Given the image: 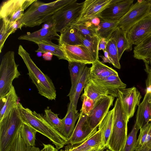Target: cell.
I'll return each instance as SVG.
<instances>
[{
    "instance_id": "6da1fadb",
    "label": "cell",
    "mask_w": 151,
    "mask_h": 151,
    "mask_svg": "<svg viewBox=\"0 0 151 151\" xmlns=\"http://www.w3.org/2000/svg\"><path fill=\"white\" fill-rule=\"evenodd\" d=\"M75 0H58L47 3L37 0L32 3L19 21V29L39 26L49 20L58 11Z\"/></svg>"
},
{
    "instance_id": "7a4b0ae2",
    "label": "cell",
    "mask_w": 151,
    "mask_h": 151,
    "mask_svg": "<svg viewBox=\"0 0 151 151\" xmlns=\"http://www.w3.org/2000/svg\"><path fill=\"white\" fill-rule=\"evenodd\" d=\"M18 104L23 121L49 139L58 150L68 144V139L53 127L44 116L24 107L20 102Z\"/></svg>"
},
{
    "instance_id": "3957f363",
    "label": "cell",
    "mask_w": 151,
    "mask_h": 151,
    "mask_svg": "<svg viewBox=\"0 0 151 151\" xmlns=\"http://www.w3.org/2000/svg\"><path fill=\"white\" fill-rule=\"evenodd\" d=\"M18 53L27 66L29 76L36 87L39 93L49 100H55L56 90L52 80L37 66L29 54L21 45L19 47Z\"/></svg>"
},
{
    "instance_id": "277c9868",
    "label": "cell",
    "mask_w": 151,
    "mask_h": 151,
    "mask_svg": "<svg viewBox=\"0 0 151 151\" xmlns=\"http://www.w3.org/2000/svg\"><path fill=\"white\" fill-rule=\"evenodd\" d=\"M113 109L112 128L106 147L111 151H121L124 147L127 136L129 121L118 98Z\"/></svg>"
},
{
    "instance_id": "5b68a950",
    "label": "cell",
    "mask_w": 151,
    "mask_h": 151,
    "mask_svg": "<svg viewBox=\"0 0 151 151\" xmlns=\"http://www.w3.org/2000/svg\"><path fill=\"white\" fill-rule=\"evenodd\" d=\"M14 52L9 51L3 56L0 66V100L3 102L13 86L12 82L21 74L16 63Z\"/></svg>"
},
{
    "instance_id": "8992f818",
    "label": "cell",
    "mask_w": 151,
    "mask_h": 151,
    "mask_svg": "<svg viewBox=\"0 0 151 151\" xmlns=\"http://www.w3.org/2000/svg\"><path fill=\"white\" fill-rule=\"evenodd\" d=\"M23 122L17 103L0 121V151H5Z\"/></svg>"
},
{
    "instance_id": "52a82bcc",
    "label": "cell",
    "mask_w": 151,
    "mask_h": 151,
    "mask_svg": "<svg viewBox=\"0 0 151 151\" xmlns=\"http://www.w3.org/2000/svg\"><path fill=\"white\" fill-rule=\"evenodd\" d=\"M77 0L65 6L56 12L51 19L56 31L61 33L70 23L79 16L83 2L78 3Z\"/></svg>"
},
{
    "instance_id": "ba28073f",
    "label": "cell",
    "mask_w": 151,
    "mask_h": 151,
    "mask_svg": "<svg viewBox=\"0 0 151 151\" xmlns=\"http://www.w3.org/2000/svg\"><path fill=\"white\" fill-rule=\"evenodd\" d=\"M36 0H8L1 4L0 19L16 23L22 18L24 11Z\"/></svg>"
},
{
    "instance_id": "9c48e42d",
    "label": "cell",
    "mask_w": 151,
    "mask_h": 151,
    "mask_svg": "<svg viewBox=\"0 0 151 151\" xmlns=\"http://www.w3.org/2000/svg\"><path fill=\"white\" fill-rule=\"evenodd\" d=\"M148 0H138L118 21V27L127 34L137 22L148 14Z\"/></svg>"
},
{
    "instance_id": "30bf717a",
    "label": "cell",
    "mask_w": 151,
    "mask_h": 151,
    "mask_svg": "<svg viewBox=\"0 0 151 151\" xmlns=\"http://www.w3.org/2000/svg\"><path fill=\"white\" fill-rule=\"evenodd\" d=\"M117 97L119 99L129 121L140 104L142 98L140 92L134 87L125 88L118 91Z\"/></svg>"
},
{
    "instance_id": "8fae6325",
    "label": "cell",
    "mask_w": 151,
    "mask_h": 151,
    "mask_svg": "<svg viewBox=\"0 0 151 151\" xmlns=\"http://www.w3.org/2000/svg\"><path fill=\"white\" fill-rule=\"evenodd\" d=\"M133 0H112L111 4L101 13L99 17L104 20L119 21L130 9Z\"/></svg>"
},
{
    "instance_id": "7c38bea8",
    "label": "cell",
    "mask_w": 151,
    "mask_h": 151,
    "mask_svg": "<svg viewBox=\"0 0 151 151\" xmlns=\"http://www.w3.org/2000/svg\"><path fill=\"white\" fill-rule=\"evenodd\" d=\"M115 97L107 95L95 104L93 109L87 118L88 124L91 129L98 127L100 123L108 113L109 108L113 105Z\"/></svg>"
},
{
    "instance_id": "4fadbf2b",
    "label": "cell",
    "mask_w": 151,
    "mask_h": 151,
    "mask_svg": "<svg viewBox=\"0 0 151 151\" xmlns=\"http://www.w3.org/2000/svg\"><path fill=\"white\" fill-rule=\"evenodd\" d=\"M151 34V13L148 14L129 29L127 37L132 48Z\"/></svg>"
},
{
    "instance_id": "5bb4252c",
    "label": "cell",
    "mask_w": 151,
    "mask_h": 151,
    "mask_svg": "<svg viewBox=\"0 0 151 151\" xmlns=\"http://www.w3.org/2000/svg\"><path fill=\"white\" fill-rule=\"evenodd\" d=\"M88 116L80 111L78 120L73 132L69 139L67 144L73 146L80 144L92 136L98 127L91 129L87 121Z\"/></svg>"
},
{
    "instance_id": "9a60e30c",
    "label": "cell",
    "mask_w": 151,
    "mask_h": 151,
    "mask_svg": "<svg viewBox=\"0 0 151 151\" xmlns=\"http://www.w3.org/2000/svg\"><path fill=\"white\" fill-rule=\"evenodd\" d=\"M59 45L64 52L68 61L90 64L96 61L90 50L83 45Z\"/></svg>"
},
{
    "instance_id": "2e32d148",
    "label": "cell",
    "mask_w": 151,
    "mask_h": 151,
    "mask_svg": "<svg viewBox=\"0 0 151 151\" xmlns=\"http://www.w3.org/2000/svg\"><path fill=\"white\" fill-rule=\"evenodd\" d=\"M112 0H86L83 4L80 15L76 20L85 22L99 17L101 12L111 3Z\"/></svg>"
},
{
    "instance_id": "e0dca14e",
    "label": "cell",
    "mask_w": 151,
    "mask_h": 151,
    "mask_svg": "<svg viewBox=\"0 0 151 151\" xmlns=\"http://www.w3.org/2000/svg\"><path fill=\"white\" fill-rule=\"evenodd\" d=\"M56 31L51 18L45 22L40 29L32 32H27L26 34L20 36L18 39L26 40L37 44L46 40L56 39V37H60Z\"/></svg>"
},
{
    "instance_id": "ac0fdd59",
    "label": "cell",
    "mask_w": 151,
    "mask_h": 151,
    "mask_svg": "<svg viewBox=\"0 0 151 151\" xmlns=\"http://www.w3.org/2000/svg\"><path fill=\"white\" fill-rule=\"evenodd\" d=\"M80 113L75 110L73 103L70 102L67 113L65 116L61 119L60 132L68 139L71 136L75 128V124L79 118Z\"/></svg>"
},
{
    "instance_id": "d6986e66",
    "label": "cell",
    "mask_w": 151,
    "mask_h": 151,
    "mask_svg": "<svg viewBox=\"0 0 151 151\" xmlns=\"http://www.w3.org/2000/svg\"><path fill=\"white\" fill-rule=\"evenodd\" d=\"M135 123L140 129L151 123V94L146 93L138 106Z\"/></svg>"
},
{
    "instance_id": "ffe728a7",
    "label": "cell",
    "mask_w": 151,
    "mask_h": 151,
    "mask_svg": "<svg viewBox=\"0 0 151 151\" xmlns=\"http://www.w3.org/2000/svg\"><path fill=\"white\" fill-rule=\"evenodd\" d=\"M91 80L95 84L108 91L109 95L115 97H117L119 90L125 88L126 87V85L122 81L118 75Z\"/></svg>"
},
{
    "instance_id": "44dd1931",
    "label": "cell",
    "mask_w": 151,
    "mask_h": 151,
    "mask_svg": "<svg viewBox=\"0 0 151 151\" xmlns=\"http://www.w3.org/2000/svg\"><path fill=\"white\" fill-rule=\"evenodd\" d=\"M133 57L142 60L145 65H148L151 58V34L134 47Z\"/></svg>"
},
{
    "instance_id": "7402d4cb",
    "label": "cell",
    "mask_w": 151,
    "mask_h": 151,
    "mask_svg": "<svg viewBox=\"0 0 151 151\" xmlns=\"http://www.w3.org/2000/svg\"><path fill=\"white\" fill-rule=\"evenodd\" d=\"M90 68L89 79H101L113 75H118L117 72L99 60L95 61Z\"/></svg>"
},
{
    "instance_id": "603a6c76",
    "label": "cell",
    "mask_w": 151,
    "mask_h": 151,
    "mask_svg": "<svg viewBox=\"0 0 151 151\" xmlns=\"http://www.w3.org/2000/svg\"><path fill=\"white\" fill-rule=\"evenodd\" d=\"M90 68L86 66L75 88L69 92L68 96L69 97L70 102L73 103L75 110H77L78 101L81 93L89 78Z\"/></svg>"
},
{
    "instance_id": "cb8c5ba5",
    "label": "cell",
    "mask_w": 151,
    "mask_h": 151,
    "mask_svg": "<svg viewBox=\"0 0 151 151\" xmlns=\"http://www.w3.org/2000/svg\"><path fill=\"white\" fill-rule=\"evenodd\" d=\"M38 46L36 52L45 53L49 52L52 55L56 56L59 59L67 60L65 55L61 49L60 46L52 42L51 40H46L37 43Z\"/></svg>"
},
{
    "instance_id": "d4e9b609",
    "label": "cell",
    "mask_w": 151,
    "mask_h": 151,
    "mask_svg": "<svg viewBox=\"0 0 151 151\" xmlns=\"http://www.w3.org/2000/svg\"><path fill=\"white\" fill-rule=\"evenodd\" d=\"M68 145L64 150H61L60 151H80L91 147L101 145H104L102 133L99 130L90 137L80 144L73 146Z\"/></svg>"
},
{
    "instance_id": "484cf974",
    "label": "cell",
    "mask_w": 151,
    "mask_h": 151,
    "mask_svg": "<svg viewBox=\"0 0 151 151\" xmlns=\"http://www.w3.org/2000/svg\"><path fill=\"white\" fill-rule=\"evenodd\" d=\"M83 94L92 100L95 104L105 96L109 95L107 90L95 84L89 79L84 87Z\"/></svg>"
},
{
    "instance_id": "4316f807",
    "label": "cell",
    "mask_w": 151,
    "mask_h": 151,
    "mask_svg": "<svg viewBox=\"0 0 151 151\" xmlns=\"http://www.w3.org/2000/svg\"><path fill=\"white\" fill-rule=\"evenodd\" d=\"M58 40L59 45H83L78 36L77 30L70 25L60 33Z\"/></svg>"
},
{
    "instance_id": "83f0119b",
    "label": "cell",
    "mask_w": 151,
    "mask_h": 151,
    "mask_svg": "<svg viewBox=\"0 0 151 151\" xmlns=\"http://www.w3.org/2000/svg\"><path fill=\"white\" fill-rule=\"evenodd\" d=\"M127 34L118 27L111 35L115 40L119 60L125 51H131L132 49L127 39Z\"/></svg>"
},
{
    "instance_id": "f1b7e54d",
    "label": "cell",
    "mask_w": 151,
    "mask_h": 151,
    "mask_svg": "<svg viewBox=\"0 0 151 151\" xmlns=\"http://www.w3.org/2000/svg\"><path fill=\"white\" fill-rule=\"evenodd\" d=\"M101 19L100 22L96 28L97 35L101 39L107 40L118 27L119 21H111Z\"/></svg>"
},
{
    "instance_id": "f546056e",
    "label": "cell",
    "mask_w": 151,
    "mask_h": 151,
    "mask_svg": "<svg viewBox=\"0 0 151 151\" xmlns=\"http://www.w3.org/2000/svg\"><path fill=\"white\" fill-rule=\"evenodd\" d=\"M114 110L113 108L109 111L98 127V130H100L102 133L103 144L106 147L112 128Z\"/></svg>"
},
{
    "instance_id": "4dcf8cb0",
    "label": "cell",
    "mask_w": 151,
    "mask_h": 151,
    "mask_svg": "<svg viewBox=\"0 0 151 151\" xmlns=\"http://www.w3.org/2000/svg\"><path fill=\"white\" fill-rule=\"evenodd\" d=\"M21 127L5 151H42L38 147L29 146L25 144L21 135Z\"/></svg>"
},
{
    "instance_id": "1f68e13d",
    "label": "cell",
    "mask_w": 151,
    "mask_h": 151,
    "mask_svg": "<svg viewBox=\"0 0 151 151\" xmlns=\"http://www.w3.org/2000/svg\"><path fill=\"white\" fill-rule=\"evenodd\" d=\"M18 97L13 86L6 95L5 101L0 103V121L6 116L17 103Z\"/></svg>"
},
{
    "instance_id": "d6a6232c",
    "label": "cell",
    "mask_w": 151,
    "mask_h": 151,
    "mask_svg": "<svg viewBox=\"0 0 151 151\" xmlns=\"http://www.w3.org/2000/svg\"><path fill=\"white\" fill-rule=\"evenodd\" d=\"M0 30V52H1L5 42L8 36L19 29L18 21L14 23L5 19H2Z\"/></svg>"
},
{
    "instance_id": "836d02e7",
    "label": "cell",
    "mask_w": 151,
    "mask_h": 151,
    "mask_svg": "<svg viewBox=\"0 0 151 151\" xmlns=\"http://www.w3.org/2000/svg\"><path fill=\"white\" fill-rule=\"evenodd\" d=\"M78 35L83 45L88 49L95 60H99V46L101 39L97 35L84 36L78 33Z\"/></svg>"
},
{
    "instance_id": "e575fe53",
    "label": "cell",
    "mask_w": 151,
    "mask_h": 151,
    "mask_svg": "<svg viewBox=\"0 0 151 151\" xmlns=\"http://www.w3.org/2000/svg\"><path fill=\"white\" fill-rule=\"evenodd\" d=\"M68 62L71 83V86L70 91V92H71L75 88L82 75L86 64L76 62Z\"/></svg>"
},
{
    "instance_id": "d590c367",
    "label": "cell",
    "mask_w": 151,
    "mask_h": 151,
    "mask_svg": "<svg viewBox=\"0 0 151 151\" xmlns=\"http://www.w3.org/2000/svg\"><path fill=\"white\" fill-rule=\"evenodd\" d=\"M70 25L74 28L79 34L84 36L93 37L97 35L96 27L91 23L90 20L85 22L75 21Z\"/></svg>"
},
{
    "instance_id": "8d00e7d4",
    "label": "cell",
    "mask_w": 151,
    "mask_h": 151,
    "mask_svg": "<svg viewBox=\"0 0 151 151\" xmlns=\"http://www.w3.org/2000/svg\"><path fill=\"white\" fill-rule=\"evenodd\" d=\"M37 132L30 125L23 122L21 127V133L24 142L27 146H35L36 136Z\"/></svg>"
},
{
    "instance_id": "74e56055",
    "label": "cell",
    "mask_w": 151,
    "mask_h": 151,
    "mask_svg": "<svg viewBox=\"0 0 151 151\" xmlns=\"http://www.w3.org/2000/svg\"><path fill=\"white\" fill-rule=\"evenodd\" d=\"M140 129V133L137 139L135 150L151 145V123L142 127Z\"/></svg>"
},
{
    "instance_id": "f35d334b",
    "label": "cell",
    "mask_w": 151,
    "mask_h": 151,
    "mask_svg": "<svg viewBox=\"0 0 151 151\" xmlns=\"http://www.w3.org/2000/svg\"><path fill=\"white\" fill-rule=\"evenodd\" d=\"M106 51L113 63V65L115 68L120 69L121 66L116 42L114 38L111 36L108 41Z\"/></svg>"
},
{
    "instance_id": "ab89813d",
    "label": "cell",
    "mask_w": 151,
    "mask_h": 151,
    "mask_svg": "<svg viewBox=\"0 0 151 151\" xmlns=\"http://www.w3.org/2000/svg\"><path fill=\"white\" fill-rule=\"evenodd\" d=\"M139 127L135 122L130 133L127 135L124 147L121 151H134Z\"/></svg>"
},
{
    "instance_id": "60d3db41",
    "label": "cell",
    "mask_w": 151,
    "mask_h": 151,
    "mask_svg": "<svg viewBox=\"0 0 151 151\" xmlns=\"http://www.w3.org/2000/svg\"><path fill=\"white\" fill-rule=\"evenodd\" d=\"M45 117L50 125L55 129L60 132L61 124V119L58 117V115L53 112L50 109L45 110Z\"/></svg>"
},
{
    "instance_id": "b9f144b4",
    "label": "cell",
    "mask_w": 151,
    "mask_h": 151,
    "mask_svg": "<svg viewBox=\"0 0 151 151\" xmlns=\"http://www.w3.org/2000/svg\"><path fill=\"white\" fill-rule=\"evenodd\" d=\"M81 98L83 103L80 111L88 116L93 109L95 103L92 100L83 94Z\"/></svg>"
},
{
    "instance_id": "7bdbcfd3",
    "label": "cell",
    "mask_w": 151,
    "mask_h": 151,
    "mask_svg": "<svg viewBox=\"0 0 151 151\" xmlns=\"http://www.w3.org/2000/svg\"><path fill=\"white\" fill-rule=\"evenodd\" d=\"M150 65H145V70L147 74V78L146 81V92L151 94V63Z\"/></svg>"
},
{
    "instance_id": "ee69618b",
    "label": "cell",
    "mask_w": 151,
    "mask_h": 151,
    "mask_svg": "<svg viewBox=\"0 0 151 151\" xmlns=\"http://www.w3.org/2000/svg\"><path fill=\"white\" fill-rule=\"evenodd\" d=\"M43 148L42 151H59L56 147H55L51 144H46L43 143Z\"/></svg>"
},
{
    "instance_id": "f6af8a7d",
    "label": "cell",
    "mask_w": 151,
    "mask_h": 151,
    "mask_svg": "<svg viewBox=\"0 0 151 151\" xmlns=\"http://www.w3.org/2000/svg\"><path fill=\"white\" fill-rule=\"evenodd\" d=\"M108 41L104 39H101L99 46V50H102L104 52L106 50Z\"/></svg>"
},
{
    "instance_id": "bcb514c9",
    "label": "cell",
    "mask_w": 151,
    "mask_h": 151,
    "mask_svg": "<svg viewBox=\"0 0 151 151\" xmlns=\"http://www.w3.org/2000/svg\"><path fill=\"white\" fill-rule=\"evenodd\" d=\"M104 56L102 57V62L103 63H108L113 65V63L111 59L110 58L108 53L105 50L104 51Z\"/></svg>"
},
{
    "instance_id": "7dc6e473",
    "label": "cell",
    "mask_w": 151,
    "mask_h": 151,
    "mask_svg": "<svg viewBox=\"0 0 151 151\" xmlns=\"http://www.w3.org/2000/svg\"><path fill=\"white\" fill-rule=\"evenodd\" d=\"M104 147H106L104 145H101L86 148L83 150L80 151H95L98 149Z\"/></svg>"
},
{
    "instance_id": "c3c4849f",
    "label": "cell",
    "mask_w": 151,
    "mask_h": 151,
    "mask_svg": "<svg viewBox=\"0 0 151 151\" xmlns=\"http://www.w3.org/2000/svg\"><path fill=\"white\" fill-rule=\"evenodd\" d=\"M92 24L96 27L99 25L101 19L99 17H96L90 20Z\"/></svg>"
},
{
    "instance_id": "681fc988",
    "label": "cell",
    "mask_w": 151,
    "mask_h": 151,
    "mask_svg": "<svg viewBox=\"0 0 151 151\" xmlns=\"http://www.w3.org/2000/svg\"><path fill=\"white\" fill-rule=\"evenodd\" d=\"M134 151H151V145L137 148Z\"/></svg>"
},
{
    "instance_id": "f907efd6",
    "label": "cell",
    "mask_w": 151,
    "mask_h": 151,
    "mask_svg": "<svg viewBox=\"0 0 151 151\" xmlns=\"http://www.w3.org/2000/svg\"><path fill=\"white\" fill-rule=\"evenodd\" d=\"M149 4V9L148 11V14L151 13V0H148Z\"/></svg>"
},
{
    "instance_id": "816d5d0a",
    "label": "cell",
    "mask_w": 151,
    "mask_h": 151,
    "mask_svg": "<svg viewBox=\"0 0 151 151\" xmlns=\"http://www.w3.org/2000/svg\"><path fill=\"white\" fill-rule=\"evenodd\" d=\"M105 148L106 147H104L102 148L98 149V150H96L95 151H104Z\"/></svg>"
},
{
    "instance_id": "f5cc1de1",
    "label": "cell",
    "mask_w": 151,
    "mask_h": 151,
    "mask_svg": "<svg viewBox=\"0 0 151 151\" xmlns=\"http://www.w3.org/2000/svg\"><path fill=\"white\" fill-rule=\"evenodd\" d=\"M150 63H151V58H150V60H149L148 65Z\"/></svg>"
},
{
    "instance_id": "db71d44e",
    "label": "cell",
    "mask_w": 151,
    "mask_h": 151,
    "mask_svg": "<svg viewBox=\"0 0 151 151\" xmlns=\"http://www.w3.org/2000/svg\"><path fill=\"white\" fill-rule=\"evenodd\" d=\"M105 151H111L109 150L108 149H107Z\"/></svg>"
}]
</instances>
